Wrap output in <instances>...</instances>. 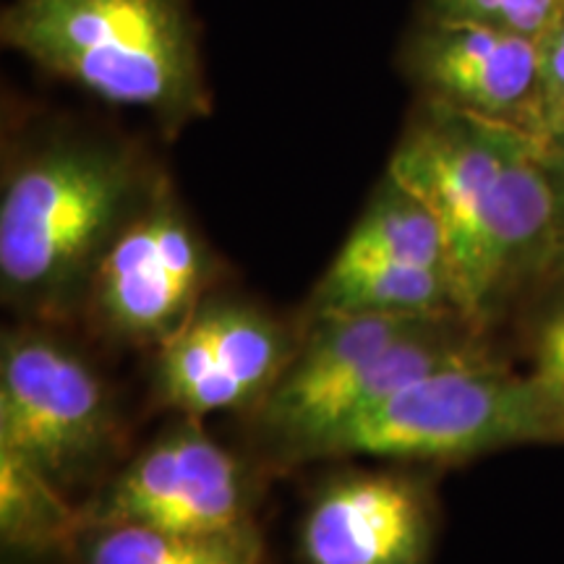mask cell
<instances>
[{"label":"cell","instance_id":"6da1fadb","mask_svg":"<svg viewBox=\"0 0 564 564\" xmlns=\"http://www.w3.org/2000/svg\"><path fill=\"white\" fill-rule=\"evenodd\" d=\"M387 173L440 223L457 308L478 329L556 278L560 204L541 137L419 100Z\"/></svg>","mask_w":564,"mask_h":564},{"label":"cell","instance_id":"7a4b0ae2","mask_svg":"<svg viewBox=\"0 0 564 564\" xmlns=\"http://www.w3.org/2000/svg\"><path fill=\"white\" fill-rule=\"evenodd\" d=\"M160 175L137 150L58 131L19 152L0 194V282L30 308L68 306Z\"/></svg>","mask_w":564,"mask_h":564},{"label":"cell","instance_id":"3957f363","mask_svg":"<svg viewBox=\"0 0 564 564\" xmlns=\"http://www.w3.org/2000/svg\"><path fill=\"white\" fill-rule=\"evenodd\" d=\"M0 42L105 102L147 110L165 131L212 110L192 0H9Z\"/></svg>","mask_w":564,"mask_h":564},{"label":"cell","instance_id":"277c9868","mask_svg":"<svg viewBox=\"0 0 564 564\" xmlns=\"http://www.w3.org/2000/svg\"><path fill=\"white\" fill-rule=\"evenodd\" d=\"M518 444H554V429L528 373L489 358L405 384L333 429L306 457L465 460Z\"/></svg>","mask_w":564,"mask_h":564},{"label":"cell","instance_id":"5b68a950","mask_svg":"<svg viewBox=\"0 0 564 564\" xmlns=\"http://www.w3.org/2000/svg\"><path fill=\"white\" fill-rule=\"evenodd\" d=\"M116 413L102 379L79 352L32 333H11L0 352V449H11L63 491L116 449Z\"/></svg>","mask_w":564,"mask_h":564},{"label":"cell","instance_id":"8992f818","mask_svg":"<svg viewBox=\"0 0 564 564\" xmlns=\"http://www.w3.org/2000/svg\"><path fill=\"white\" fill-rule=\"evenodd\" d=\"M209 274L212 253L160 175L91 274V306L112 335L160 345L199 308Z\"/></svg>","mask_w":564,"mask_h":564},{"label":"cell","instance_id":"52a82bcc","mask_svg":"<svg viewBox=\"0 0 564 564\" xmlns=\"http://www.w3.org/2000/svg\"><path fill=\"white\" fill-rule=\"evenodd\" d=\"M398 63L423 102L533 137L549 129L539 40L421 11Z\"/></svg>","mask_w":564,"mask_h":564},{"label":"cell","instance_id":"ba28073f","mask_svg":"<svg viewBox=\"0 0 564 564\" xmlns=\"http://www.w3.org/2000/svg\"><path fill=\"white\" fill-rule=\"evenodd\" d=\"M82 510L87 528L129 523L217 533L253 523L243 465L196 419L152 442Z\"/></svg>","mask_w":564,"mask_h":564},{"label":"cell","instance_id":"9c48e42d","mask_svg":"<svg viewBox=\"0 0 564 564\" xmlns=\"http://www.w3.org/2000/svg\"><path fill=\"white\" fill-rule=\"evenodd\" d=\"M285 329L241 301H202L158 345L154 387L165 405L202 415L262 403L293 358Z\"/></svg>","mask_w":564,"mask_h":564},{"label":"cell","instance_id":"30bf717a","mask_svg":"<svg viewBox=\"0 0 564 564\" xmlns=\"http://www.w3.org/2000/svg\"><path fill=\"white\" fill-rule=\"evenodd\" d=\"M447 316V314H436ZM421 314H324L314 316L312 333L280 382L259 403V423L274 444L306 457L308 449L335 429L366 364L421 324Z\"/></svg>","mask_w":564,"mask_h":564},{"label":"cell","instance_id":"8fae6325","mask_svg":"<svg viewBox=\"0 0 564 564\" xmlns=\"http://www.w3.org/2000/svg\"><path fill=\"white\" fill-rule=\"evenodd\" d=\"M429 491L403 474H350L324 484L303 514V564H432Z\"/></svg>","mask_w":564,"mask_h":564},{"label":"cell","instance_id":"7c38bea8","mask_svg":"<svg viewBox=\"0 0 564 564\" xmlns=\"http://www.w3.org/2000/svg\"><path fill=\"white\" fill-rule=\"evenodd\" d=\"M314 316L324 314H460L453 282L442 267L333 259L312 295ZM463 316V314H460Z\"/></svg>","mask_w":564,"mask_h":564},{"label":"cell","instance_id":"4fadbf2b","mask_svg":"<svg viewBox=\"0 0 564 564\" xmlns=\"http://www.w3.org/2000/svg\"><path fill=\"white\" fill-rule=\"evenodd\" d=\"M87 531L84 510L42 470L11 449H0V541L21 560L74 554Z\"/></svg>","mask_w":564,"mask_h":564},{"label":"cell","instance_id":"5bb4252c","mask_svg":"<svg viewBox=\"0 0 564 564\" xmlns=\"http://www.w3.org/2000/svg\"><path fill=\"white\" fill-rule=\"evenodd\" d=\"M79 564H264L257 523L217 533H178L147 525H91L76 544Z\"/></svg>","mask_w":564,"mask_h":564},{"label":"cell","instance_id":"9a60e30c","mask_svg":"<svg viewBox=\"0 0 564 564\" xmlns=\"http://www.w3.org/2000/svg\"><path fill=\"white\" fill-rule=\"evenodd\" d=\"M337 259H348V262L379 259V262L447 270L440 223L426 204L390 173H384V178L373 188L364 215L350 228L343 249L337 251Z\"/></svg>","mask_w":564,"mask_h":564},{"label":"cell","instance_id":"2e32d148","mask_svg":"<svg viewBox=\"0 0 564 564\" xmlns=\"http://www.w3.org/2000/svg\"><path fill=\"white\" fill-rule=\"evenodd\" d=\"M564 9V0H423L429 17L491 26L523 37L539 40L552 30Z\"/></svg>","mask_w":564,"mask_h":564},{"label":"cell","instance_id":"e0dca14e","mask_svg":"<svg viewBox=\"0 0 564 564\" xmlns=\"http://www.w3.org/2000/svg\"><path fill=\"white\" fill-rule=\"evenodd\" d=\"M554 429V442L564 444V303L541 324L528 373Z\"/></svg>","mask_w":564,"mask_h":564},{"label":"cell","instance_id":"ac0fdd59","mask_svg":"<svg viewBox=\"0 0 564 564\" xmlns=\"http://www.w3.org/2000/svg\"><path fill=\"white\" fill-rule=\"evenodd\" d=\"M541 55H544V84H546V118L549 129H564V9L544 37H541Z\"/></svg>","mask_w":564,"mask_h":564},{"label":"cell","instance_id":"d6986e66","mask_svg":"<svg viewBox=\"0 0 564 564\" xmlns=\"http://www.w3.org/2000/svg\"><path fill=\"white\" fill-rule=\"evenodd\" d=\"M544 147V160L549 173H552L556 204H560V264H556V278H564V129H552L541 137Z\"/></svg>","mask_w":564,"mask_h":564}]
</instances>
